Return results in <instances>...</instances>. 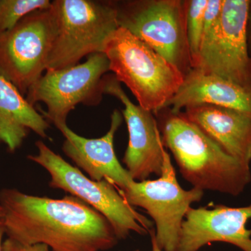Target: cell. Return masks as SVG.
Here are the masks:
<instances>
[{
	"instance_id": "obj_4",
	"label": "cell",
	"mask_w": 251,
	"mask_h": 251,
	"mask_svg": "<svg viewBox=\"0 0 251 251\" xmlns=\"http://www.w3.org/2000/svg\"><path fill=\"white\" fill-rule=\"evenodd\" d=\"M36 146L37 154L27 158L49 173L50 187L62 190L100 213L111 224L118 239H126L131 232L150 234L152 222L128 204L113 185L87 177L41 140L36 141Z\"/></svg>"
},
{
	"instance_id": "obj_22",
	"label": "cell",
	"mask_w": 251,
	"mask_h": 251,
	"mask_svg": "<svg viewBox=\"0 0 251 251\" xmlns=\"http://www.w3.org/2000/svg\"><path fill=\"white\" fill-rule=\"evenodd\" d=\"M5 234L4 228L3 225H0V251H2V237Z\"/></svg>"
},
{
	"instance_id": "obj_8",
	"label": "cell",
	"mask_w": 251,
	"mask_h": 251,
	"mask_svg": "<svg viewBox=\"0 0 251 251\" xmlns=\"http://www.w3.org/2000/svg\"><path fill=\"white\" fill-rule=\"evenodd\" d=\"M110 71L106 54L89 55L85 62L73 67L46 70L27 93V101L34 105L43 102L47 107L43 116L56 127L67 124L69 112L78 104L96 105L103 95V79Z\"/></svg>"
},
{
	"instance_id": "obj_16",
	"label": "cell",
	"mask_w": 251,
	"mask_h": 251,
	"mask_svg": "<svg viewBox=\"0 0 251 251\" xmlns=\"http://www.w3.org/2000/svg\"><path fill=\"white\" fill-rule=\"evenodd\" d=\"M49 126L45 117L11 82L0 75V142L9 151H14L21 146L30 130L47 138Z\"/></svg>"
},
{
	"instance_id": "obj_10",
	"label": "cell",
	"mask_w": 251,
	"mask_h": 251,
	"mask_svg": "<svg viewBox=\"0 0 251 251\" xmlns=\"http://www.w3.org/2000/svg\"><path fill=\"white\" fill-rule=\"evenodd\" d=\"M250 0H223L216 32L201 47L193 69L251 88V59L248 44Z\"/></svg>"
},
{
	"instance_id": "obj_14",
	"label": "cell",
	"mask_w": 251,
	"mask_h": 251,
	"mask_svg": "<svg viewBox=\"0 0 251 251\" xmlns=\"http://www.w3.org/2000/svg\"><path fill=\"white\" fill-rule=\"evenodd\" d=\"M184 113L227 154L249 166L251 114L207 104L187 107Z\"/></svg>"
},
{
	"instance_id": "obj_12",
	"label": "cell",
	"mask_w": 251,
	"mask_h": 251,
	"mask_svg": "<svg viewBox=\"0 0 251 251\" xmlns=\"http://www.w3.org/2000/svg\"><path fill=\"white\" fill-rule=\"evenodd\" d=\"M250 219L251 204L244 207H191L183 221L177 251H198L214 242L229 243L244 251H251V230L247 228Z\"/></svg>"
},
{
	"instance_id": "obj_19",
	"label": "cell",
	"mask_w": 251,
	"mask_h": 251,
	"mask_svg": "<svg viewBox=\"0 0 251 251\" xmlns=\"http://www.w3.org/2000/svg\"><path fill=\"white\" fill-rule=\"evenodd\" d=\"M222 7L223 0H208L204 12L202 46L214 35L219 27L222 14Z\"/></svg>"
},
{
	"instance_id": "obj_9",
	"label": "cell",
	"mask_w": 251,
	"mask_h": 251,
	"mask_svg": "<svg viewBox=\"0 0 251 251\" xmlns=\"http://www.w3.org/2000/svg\"><path fill=\"white\" fill-rule=\"evenodd\" d=\"M120 194L130 206L145 209L156 226L155 238L163 251H177L181 226L193 202L201 201L204 191H186L176 179L171 156L163 151L161 174L156 180L133 181Z\"/></svg>"
},
{
	"instance_id": "obj_15",
	"label": "cell",
	"mask_w": 251,
	"mask_h": 251,
	"mask_svg": "<svg viewBox=\"0 0 251 251\" xmlns=\"http://www.w3.org/2000/svg\"><path fill=\"white\" fill-rule=\"evenodd\" d=\"M202 104L251 114V88L193 69L165 109L176 112Z\"/></svg>"
},
{
	"instance_id": "obj_24",
	"label": "cell",
	"mask_w": 251,
	"mask_h": 251,
	"mask_svg": "<svg viewBox=\"0 0 251 251\" xmlns=\"http://www.w3.org/2000/svg\"><path fill=\"white\" fill-rule=\"evenodd\" d=\"M3 219H4V210L2 207L0 206V225L3 224Z\"/></svg>"
},
{
	"instance_id": "obj_20",
	"label": "cell",
	"mask_w": 251,
	"mask_h": 251,
	"mask_svg": "<svg viewBox=\"0 0 251 251\" xmlns=\"http://www.w3.org/2000/svg\"><path fill=\"white\" fill-rule=\"evenodd\" d=\"M2 251H52L44 244L23 245L6 239L2 244Z\"/></svg>"
},
{
	"instance_id": "obj_5",
	"label": "cell",
	"mask_w": 251,
	"mask_h": 251,
	"mask_svg": "<svg viewBox=\"0 0 251 251\" xmlns=\"http://www.w3.org/2000/svg\"><path fill=\"white\" fill-rule=\"evenodd\" d=\"M58 32L46 70L78 64L85 56L104 52L118 29L115 1L55 0Z\"/></svg>"
},
{
	"instance_id": "obj_25",
	"label": "cell",
	"mask_w": 251,
	"mask_h": 251,
	"mask_svg": "<svg viewBox=\"0 0 251 251\" xmlns=\"http://www.w3.org/2000/svg\"><path fill=\"white\" fill-rule=\"evenodd\" d=\"M135 251H140V250H135Z\"/></svg>"
},
{
	"instance_id": "obj_18",
	"label": "cell",
	"mask_w": 251,
	"mask_h": 251,
	"mask_svg": "<svg viewBox=\"0 0 251 251\" xmlns=\"http://www.w3.org/2000/svg\"><path fill=\"white\" fill-rule=\"evenodd\" d=\"M207 3L208 0H186V34L193 68L201 52Z\"/></svg>"
},
{
	"instance_id": "obj_2",
	"label": "cell",
	"mask_w": 251,
	"mask_h": 251,
	"mask_svg": "<svg viewBox=\"0 0 251 251\" xmlns=\"http://www.w3.org/2000/svg\"><path fill=\"white\" fill-rule=\"evenodd\" d=\"M158 128L163 147L173 153L180 173L193 188L236 196L250 182L249 166L227 154L184 112L168 109Z\"/></svg>"
},
{
	"instance_id": "obj_23",
	"label": "cell",
	"mask_w": 251,
	"mask_h": 251,
	"mask_svg": "<svg viewBox=\"0 0 251 251\" xmlns=\"http://www.w3.org/2000/svg\"><path fill=\"white\" fill-rule=\"evenodd\" d=\"M248 44H249V54H250V57L251 59V21L250 35H249V40H248Z\"/></svg>"
},
{
	"instance_id": "obj_11",
	"label": "cell",
	"mask_w": 251,
	"mask_h": 251,
	"mask_svg": "<svg viewBox=\"0 0 251 251\" xmlns=\"http://www.w3.org/2000/svg\"><path fill=\"white\" fill-rule=\"evenodd\" d=\"M103 94L113 96L125 105L122 115L129 140L123 163L130 176L135 181H145L151 175L160 176L165 149L153 112L133 103L113 75L103 77Z\"/></svg>"
},
{
	"instance_id": "obj_3",
	"label": "cell",
	"mask_w": 251,
	"mask_h": 251,
	"mask_svg": "<svg viewBox=\"0 0 251 251\" xmlns=\"http://www.w3.org/2000/svg\"><path fill=\"white\" fill-rule=\"evenodd\" d=\"M110 71L142 108L158 114L178 92L184 75L143 41L119 27L105 47Z\"/></svg>"
},
{
	"instance_id": "obj_1",
	"label": "cell",
	"mask_w": 251,
	"mask_h": 251,
	"mask_svg": "<svg viewBox=\"0 0 251 251\" xmlns=\"http://www.w3.org/2000/svg\"><path fill=\"white\" fill-rule=\"evenodd\" d=\"M7 239L23 245L44 244L52 251H104L118 242L105 216L72 196H31L15 188L0 191Z\"/></svg>"
},
{
	"instance_id": "obj_13",
	"label": "cell",
	"mask_w": 251,
	"mask_h": 251,
	"mask_svg": "<svg viewBox=\"0 0 251 251\" xmlns=\"http://www.w3.org/2000/svg\"><path fill=\"white\" fill-rule=\"evenodd\" d=\"M122 122L121 113L114 110L108 133L95 139L77 135L67 124L57 127L65 138L63 151L77 168L85 171L91 179L106 181L120 191L125 190L134 181L117 159L114 150V138Z\"/></svg>"
},
{
	"instance_id": "obj_21",
	"label": "cell",
	"mask_w": 251,
	"mask_h": 251,
	"mask_svg": "<svg viewBox=\"0 0 251 251\" xmlns=\"http://www.w3.org/2000/svg\"><path fill=\"white\" fill-rule=\"evenodd\" d=\"M150 234L151 235V251H163L160 249L156 241L155 238V230L154 229H151L150 232Z\"/></svg>"
},
{
	"instance_id": "obj_17",
	"label": "cell",
	"mask_w": 251,
	"mask_h": 251,
	"mask_svg": "<svg viewBox=\"0 0 251 251\" xmlns=\"http://www.w3.org/2000/svg\"><path fill=\"white\" fill-rule=\"evenodd\" d=\"M51 5L49 0H0V35L11 30L28 14Z\"/></svg>"
},
{
	"instance_id": "obj_7",
	"label": "cell",
	"mask_w": 251,
	"mask_h": 251,
	"mask_svg": "<svg viewBox=\"0 0 251 251\" xmlns=\"http://www.w3.org/2000/svg\"><path fill=\"white\" fill-rule=\"evenodd\" d=\"M58 26L57 8L52 1L50 7L28 14L0 35V75L23 95L46 71Z\"/></svg>"
},
{
	"instance_id": "obj_6",
	"label": "cell",
	"mask_w": 251,
	"mask_h": 251,
	"mask_svg": "<svg viewBox=\"0 0 251 251\" xmlns=\"http://www.w3.org/2000/svg\"><path fill=\"white\" fill-rule=\"evenodd\" d=\"M115 4L119 27L143 41L184 77L192 70L186 0H127Z\"/></svg>"
}]
</instances>
